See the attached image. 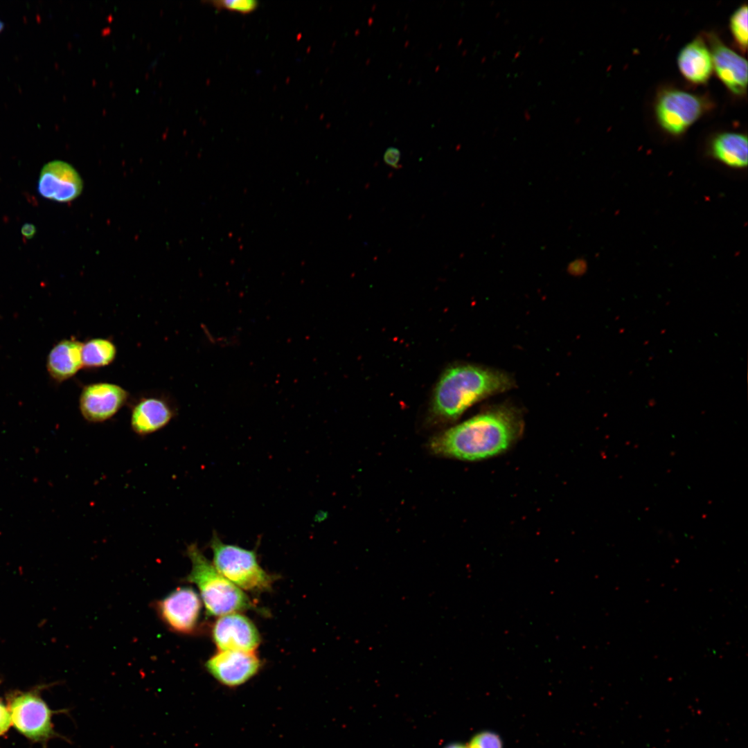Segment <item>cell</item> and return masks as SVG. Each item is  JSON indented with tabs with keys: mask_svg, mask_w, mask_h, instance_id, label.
<instances>
[{
	"mask_svg": "<svg viewBox=\"0 0 748 748\" xmlns=\"http://www.w3.org/2000/svg\"><path fill=\"white\" fill-rule=\"evenodd\" d=\"M730 29L732 36L738 48L746 51L747 48V6H740L730 18Z\"/></svg>",
	"mask_w": 748,
	"mask_h": 748,
	"instance_id": "cell-18",
	"label": "cell"
},
{
	"mask_svg": "<svg viewBox=\"0 0 748 748\" xmlns=\"http://www.w3.org/2000/svg\"><path fill=\"white\" fill-rule=\"evenodd\" d=\"M210 547L214 567L238 588L255 592L271 590L274 578L259 564L254 551L225 544L215 532Z\"/></svg>",
	"mask_w": 748,
	"mask_h": 748,
	"instance_id": "cell-4",
	"label": "cell"
},
{
	"mask_svg": "<svg viewBox=\"0 0 748 748\" xmlns=\"http://www.w3.org/2000/svg\"><path fill=\"white\" fill-rule=\"evenodd\" d=\"M218 650L254 652L260 643V636L254 623L240 612L220 616L211 630Z\"/></svg>",
	"mask_w": 748,
	"mask_h": 748,
	"instance_id": "cell-9",
	"label": "cell"
},
{
	"mask_svg": "<svg viewBox=\"0 0 748 748\" xmlns=\"http://www.w3.org/2000/svg\"><path fill=\"white\" fill-rule=\"evenodd\" d=\"M11 723L10 711L0 699V736L8 731Z\"/></svg>",
	"mask_w": 748,
	"mask_h": 748,
	"instance_id": "cell-22",
	"label": "cell"
},
{
	"mask_svg": "<svg viewBox=\"0 0 748 748\" xmlns=\"http://www.w3.org/2000/svg\"><path fill=\"white\" fill-rule=\"evenodd\" d=\"M571 269L576 270V271H582L585 268V262L583 260H576L570 265Z\"/></svg>",
	"mask_w": 748,
	"mask_h": 748,
	"instance_id": "cell-24",
	"label": "cell"
},
{
	"mask_svg": "<svg viewBox=\"0 0 748 748\" xmlns=\"http://www.w3.org/2000/svg\"><path fill=\"white\" fill-rule=\"evenodd\" d=\"M128 395L125 389L115 384H90L84 386L80 393V411L83 418L89 422H105L123 407Z\"/></svg>",
	"mask_w": 748,
	"mask_h": 748,
	"instance_id": "cell-10",
	"label": "cell"
},
{
	"mask_svg": "<svg viewBox=\"0 0 748 748\" xmlns=\"http://www.w3.org/2000/svg\"><path fill=\"white\" fill-rule=\"evenodd\" d=\"M116 347L109 339L94 338L82 343V361L86 368H99L110 364L116 356Z\"/></svg>",
	"mask_w": 748,
	"mask_h": 748,
	"instance_id": "cell-17",
	"label": "cell"
},
{
	"mask_svg": "<svg viewBox=\"0 0 748 748\" xmlns=\"http://www.w3.org/2000/svg\"><path fill=\"white\" fill-rule=\"evenodd\" d=\"M445 748H468L467 745L461 743L454 742L447 745Z\"/></svg>",
	"mask_w": 748,
	"mask_h": 748,
	"instance_id": "cell-25",
	"label": "cell"
},
{
	"mask_svg": "<svg viewBox=\"0 0 748 748\" xmlns=\"http://www.w3.org/2000/svg\"><path fill=\"white\" fill-rule=\"evenodd\" d=\"M157 609L161 620L172 631L190 634L197 626L202 603L193 589L180 587L159 600Z\"/></svg>",
	"mask_w": 748,
	"mask_h": 748,
	"instance_id": "cell-8",
	"label": "cell"
},
{
	"mask_svg": "<svg viewBox=\"0 0 748 748\" xmlns=\"http://www.w3.org/2000/svg\"><path fill=\"white\" fill-rule=\"evenodd\" d=\"M713 66L715 73L733 93L742 96L747 87V62L726 46L714 34L708 35Z\"/></svg>",
	"mask_w": 748,
	"mask_h": 748,
	"instance_id": "cell-12",
	"label": "cell"
},
{
	"mask_svg": "<svg viewBox=\"0 0 748 748\" xmlns=\"http://www.w3.org/2000/svg\"><path fill=\"white\" fill-rule=\"evenodd\" d=\"M702 97L677 89L663 90L655 102V116L667 133L678 136L686 131L706 110Z\"/></svg>",
	"mask_w": 748,
	"mask_h": 748,
	"instance_id": "cell-5",
	"label": "cell"
},
{
	"mask_svg": "<svg viewBox=\"0 0 748 748\" xmlns=\"http://www.w3.org/2000/svg\"><path fill=\"white\" fill-rule=\"evenodd\" d=\"M514 383L509 374L492 368L471 364L450 367L435 389L434 411L455 419L476 402L510 389Z\"/></svg>",
	"mask_w": 748,
	"mask_h": 748,
	"instance_id": "cell-2",
	"label": "cell"
},
{
	"mask_svg": "<svg viewBox=\"0 0 748 748\" xmlns=\"http://www.w3.org/2000/svg\"><path fill=\"white\" fill-rule=\"evenodd\" d=\"M468 748H502L500 737L492 731H482L474 735L467 745Z\"/></svg>",
	"mask_w": 748,
	"mask_h": 748,
	"instance_id": "cell-20",
	"label": "cell"
},
{
	"mask_svg": "<svg viewBox=\"0 0 748 748\" xmlns=\"http://www.w3.org/2000/svg\"><path fill=\"white\" fill-rule=\"evenodd\" d=\"M174 415L172 406L165 399L143 398L132 408L131 427L136 434L147 436L166 427Z\"/></svg>",
	"mask_w": 748,
	"mask_h": 748,
	"instance_id": "cell-13",
	"label": "cell"
},
{
	"mask_svg": "<svg viewBox=\"0 0 748 748\" xmlns=\"http://www.w3.org/2000/svg\"><path fill=\"white\" fill-rule=\"evenodd\" d=\"M8 710L14 727L34 741H44L55 735L51 723L52 712L34 692H19L8 700Z\"/></svg>",
	"mask_w": 748,
	"mask_h": 748,
	"instance_id": "cell-6",
	"label": "cell"
},
{
	"mask_svg": "<svg viewBox=\"0 0 748 748\" xmlns=\"http://www.w3.org/2000/svg\"><path fill=\"white\" fill-rule=\"evenodd\" d=\"M711 155L732 168L741 169L747 165V138L741 133L723 132L716 135L710 144Z\"/></svg>",
	"mask_w": 748,
	"mask_h": 748,
	"instance_id": "cell-16",
	"label": "cell"
},
{
	"mask_svg": "<svg viewBox=\"0 0 748 748\" xmlns=\"http://www.w3.org/2000/svg\"><path fill=\"white\" fill-rule=\"evenodd\" d=\"M523 420L519 410L501 405L486 410L434 438L436 454L465 461L488 458L506 452L520 438Z\"/></svg>",
	"mask_w": 748,
	"mask_h": 748,
	"instance_id": "cell-1",
	"label": "cell"
},
{
	"mask_svg": "<svg viewBox=\"0 0 748 748\" xmlns=\"http://www.w3.org/2000/svg\"><path fill=\"white\" fill-rule=\"evenodd\" d=\"M82 343L73 339H63L51 350L46 367L51 377L63 382L74 376L83 366L82 361Z\"/></svg>",
	"mask_w": 748,
	"mask_h": 748,
	"instance_id": "cell-15",
	"label": "cell"
},
{
	"mask_svg": "<svg viewBox=\"0 0 748 748\" xmlns=\"http://www.w3.org/2000/svg\"><path fill=\"white\" fill-rule=\"evenodd\" d=\"M187 554L191 562L187 580L198 587L208 616L256 609L249 596L223 576L196 544L188 546Z\"/></svg>",
	"mask_w": 748,
	"mask_h": 748,
	"instance_id": "cell-3",
	"label": "cell"
},
{
	"mask_svg": "<svg viewBox=\"0 0 748 748\" xmlns=\"http://www.w3.org/2000/svg\"><path fill=\"white\" fill-rule=\"evenodd\" d=\"M400 157L401 152L398 148L389 147L384 153L383 160L389 166L398 169L400 168Z\"/></svg>",
	"mask_w": 748,
	"mask_h": 748,
	"instance_id": "cell-21",
	"label": "cell"
},
{
	"mask_svg": "<svg viewBox=\"0 0 748 748\" xmlns=\"http://www.w3.org/2000/svg\"><path fill=\"white\" fill-rule=\"evenodd\" d=\"M678 68L689 82L704 84L713 72V62L709 48L704 40L697 37L684 46L677 56Z\"/></svg>",
	"mask_w": 748,
	"mask_h": 748,
	"instance_id": "cell-14",
	"label": "cell"
},
{
	"mask_svg": "<svg viewBox=\"0 0 748 748\" xmlns=\"http://www.w3.org/2000/svg\"><path fill=\"white\" fill-rule=\"evenodd\" d=\"M3 23L0 20V31L3 29Z\"/></svg>",
	"mask_w": 748,
	"mask_h": 748,
	"instance_id": "cell-26",
	"label": "cell"
},
{
	"mask_svg": "<svg viewBox=\"0 0 748 748\" xmlns=\"http://www.w3.org/2000/svg\"><path fill=\"white\" fill-rule=\"evenodd\" d=\"M35 232V227L31 224H26L21 228V233L26 238H32Z\"/></svg>",
	"mask_w": 748,
	"mask_h": 748,
	"instance_id": "cell-23",
	"label": "cell"
},
{
	"mask_svg": "<svg viewBox=\"0 0 748 748\" xmlns=\"http://www.w3.org/2000/svg\"><path fill=\"white\" fill-rule=\"evenodd\" d=\"M217 9L247 14L254 11L258 6V2L254 0H220L210 2Z\"/></svg>",
	"mask_w": 748,
	"mask_h": 748,
	"instance_id": "cell-19",
	"label": "cell"
},
{
	"mask_svg": "<svg viewBox=\"0 0 748 748\" xmlns=\"http://www.w3.org/2000/svg\"><path fill=\"white\" fill-rule=\"evenodd\" d=\"M261 666V661L254 652L232 650H218L205 664L209 674L229 688L248 682L258 673Z\"/></svg>",
	"mask_w": 748,
	"mask_h": 748,
	"instance_id": "cell-7",
	"label": "cell"
},
{
	"mask_svg": "<svg viewBox=\"0 0 748 748\" xmlns=\"http://www.w3.org/2000/svg\"><path fill=\"white\" fill-rule=\"evenodd\" d=\"M83 188L82 180L69 163L52 161L41 170L38 190L44 198L58 202H68L77 198Z\"/></svg>",
	"mask_w": 748,
	"mask_h": 748,
	"instance_id": "cell-11",
	"label": "cell"
}]
</instances>
